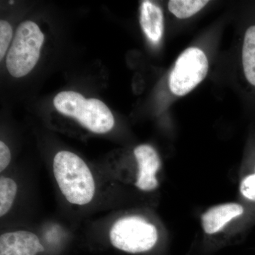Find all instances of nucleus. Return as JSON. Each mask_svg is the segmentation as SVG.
Here are the masks:
<instances>
[{"label":"nucleus","mask_w":255,"mask_h":255,"mask_svg":"<svg viewBox=\"0 0 255 255\" xmlns=\"http://www.w3.org/2000/svg\"><path fill=\"white\" fill-rule=\"evenodd\" d=\"M244 213V208L236 203H228L215 206L206 211L201 223L204 232L209 235L220 232L227 223Z\"/></svg>","instance_id":"obj_8"},{"label":"nucleus","mask_w":255,"mask_h":255,"mask_svg":"<svg viewBox=\"0 0 255 255\" xmlns=\"http://www.w3.org/2000/svg\"><path fill=\"white\" fill-rule=\"evenodd\" d=\"M11 161V152L4 142H0V172H3Z\"/></svg>","instance_id":"obj_15"},{"label":"nucleus","mask_w":255,"mask_h":255,"mask_svg":"<svg viewBox=\"0 0 255 255\" xmlns=\"http://www.w3.org/2000/svg\"><path fill=\"white\" fill-rule=\"evenodd\" d=\"M134 155L138 165L135 185L141 191L155 190L159 186L156 174L161 167L158 154L152 146L140 145L135 147Z\"/></svg>","instance_id":"obj_6"},{"label":"nucleus","mask_w":255,"mask_h":255,"mask_svg":"<svg viewBox=\"0 0 255 255\" xmlns=\"http://www.w3.org/2000/svg\"><path fill=\"white\" fill-rule=\"evenodd\" d=\"M17 192V184L9 177L0 178V216L2 217L12 206Z\"/></svg>","instance_id":"obj_12"},{"label":"nucleus","mask_w":255,"mask_h":255,"mask_svg":"<svg viewBox=\"0 0 255 255\" xmlns=\"http://www.w3.org/2000/svg\"><path fill=\"white\" fill-rule=\"evenodd\" d=\"M53 104L60 113L76 119L90 131L106 133L113 128V114L104 102L97 99L86 100L78 92H61L55 96Z\"/></svg>","instance_id":"obj_2"},{"label":"nucleus","mask_w":255,"mask_h":255,"mask_svg":"<svg viewBox=\"0 0 255 255\" xmlns=\"http://www.w3.org/2000/svg\"><path fill=\"white\" fill-rule=\"evenodd\" d=\"M209 1L207 0H171L168 8L179 18H187L199 12Z\"/></svg>","instance_id":"obj_11"},{"label":"nucleus","mask_w":255,"mask_h":255,"mask_svg":"<svg viewBox=\"0 0 255 255\" xmlns=\"http://www.w3.org/2000/svg\"><path fill=\"white\" fill-rule=\"evenodd\" d=\"M110 237L112 246L117 249L137 254L154 248L158 241V232L153 224L140 216H126L114 223Z\"/></svg>","instance_id":"obj_4"},{"label":"nucleus","mask_w":255,"mask_h":255,"mask_svg":"<svg viewBox=\"0 0 255 255\" xmlns=\"http://www.w3.org/2000/svg\"><path fill=\"white\" fill-rule=\"evenodd\" d=\"M209 62L205 53L195 47L187 48L176 61L169 80L174 95H187L206 78Z\"/></svg>","instance_id":"obj_5"},{"label":"nucleus","mask_w":255,"mask_h":255,"mask_svg":"<svg viewBox=\"0 0 255 255\" xmlns=\"http://www.w3.org/2000/svg\"><path fill=\"white\" fill-rule=\"evenodd\" d=\"M9 4H14V1H9Z\"/></svg>","instance_id":"obj_16"},{"label":"nucleus","mask_w":255,"mask_h":255,"mask_svg":"<svg viewBox=\"0 0 255 255\" xmlns=\"http://www.w3.org/2000/svg\"><path fill=\"white\" fill-rule=\"evenodd\" d=\"M140 26L152 43L160 41L164 31L163 12L158 5L150 1H142L140 6Z\"/></svg>","instance_id":"obj_9"},{"label":"nucleus","mask_w":255,"mask_h":255,"mask_svg":"<svg viewBox=\"0 0 255 255\" xmlns=\"http://www.w3.org/2000/svg\"><path fill=\"white\" fill-rule=\"evenodd\" d=\"M43 251L39 238L29 231H14L0 236V255H36Z\"/></svg>","instance_id":"obj_7"},{"label":"nucleus","mask_w":255,"mask_h":255,"mask_svg":"<svg viewBox=\"0 0 255 255\" xmlns=\"http://www.w3.org/2000/svg\"><path fill=\"white\" fill-rule=\"evenodd\" d=\"M44 35L38 25L26 21L18 26L6 56V68L14 78H21L33 70L39 59Z\"/></svg>","instance_id":"obj_3"},{"label":"nucleus","mask_w":255,"mask_h":255,"mask_svg":"<svg viewBox=\"0 0 255 255\" xmlns=\"http://www.w3.org/2000/svg\"><path fill=\"white\" fill-rule=\"evenodd\" d=\"M13 30L11 25L4 20L0 21V59L2 60L7 51L12 38Z\"/></svg>","instance_id":"obj_13"},{"label":"nucleus","mask_w":255,"mask_h":255,"mask_svg":"<svg viewBox=\"0 0 255 255\" xmlns=\"http://www.w3.org/2000/svg\"><path fill=\"white\" fill-rule=\"evenodd\" d=\"M240 190L246 199L255 201V173L247 176L242 180Z\"/></svg>","instance_id":"obj_14"},{"label":"nucleus","mask_w":255,"mask_h":255,"mask_svg":"<svg viewBox=\"0 0 255 255\" xmlns=\"http://www.w3.org/2000/svg\"><path fill=\"white\" fill-rule=\"evenodd\" d=\"M242 58L246 78L255 87V26H252L247 30Z\"/></svg>","instance_id":"obj_10"},{"label":"nucleus","mask_w":255,"mask_h":255,"mask_svg":"<svg viewBox=\"0 0 255 255\" xmlns=\"http://www.w3.org/2000/svg\"><path fill=\"white\" fill-rule=\"evenodd\" d=\"M53 173L65 199L75 205L89 204L95 194L93 175L85 161L70 151H60L53 159Z\"/></svg>","instance_id":"obj_1"}]
</instances>
